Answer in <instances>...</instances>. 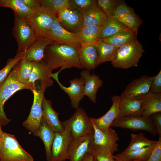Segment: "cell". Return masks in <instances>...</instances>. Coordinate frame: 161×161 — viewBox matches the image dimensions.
<instances>
[{
  "mask_svg": "<svg viewBox=\"0 0 161 161\" xmlns=\"http://www.w3.org/2000/svg\"><path fill=\"white\" fill-rule=\"evenodd\" d=\"M42 62L52 72L59 67H63L83 69L80 64L78 50L76 48L55 42L45 48Z\"/></svg>",
  "mask_w": 161,
  "mask_h": 161,
  "instance_id": "1",
  "label": "cell"
},
{
  "mask_svg": "<svg viewBox=\"0 0 161 161\" xmlns=\"http://www.w3.org/2000/svg\"><path fill=\"white\" fill-rule=\"evenodd\" d=\"M19 62L12 69L5 81L0 86V125H7L11 120L8 119L4 112L5 103L14 93L22 89H28L32 91L35 89L32 85L21 83L19 78Z\"/></svg>",
  "mask_w": 161,
  "mask_h": 161,
  "instance_id": "2",
  "label": "cell"
},
{
  "mask_svg": "<svg viewBox=\"0 0 161 161\" xmlns=\"http://www.w3.org/2000/svg\"><path fill=\"white\" fill-rule=\"evenodd\" d=\"M145 50L136 38L119 47L112 65L117 68L128 69L137 66Z\"/></svg>",
  "mask_w": 161,
  "mask_h": 161,
  "instance_id": "3",
  "label": "cell"
},
{
  "mask_svg": "<svg viewBox=\"0 0 161 161\" xmlns=\"http://www.w3.org/2000/svg\"><path fill=\"white\" fill-rule=\"evenodd\" d=\"M0 161H33V157L19 144L14 135L4 132L0 143Z\"/></svg>",
  "mask_w": 161,
  "mask_h": 161,
  "instance_id": "4",
  "label": "cell"
},
{
  "mask_svg": "<svg viewBox=\"0 0 161 161\" xmlns=\"http://www.w3.org/2000/svg\"><path fill=\"white\" fill-rule=\"evenodd\" d=\"M12 33L17 44L16 54L26 50L38 39L31 26L26 21L14 14Z\"/></svg>",
  "mask_w": 161,
  "mask_h": 161,
  "instance_id": "5",
  "label": "cell"
},
{
  "mask_svg": "<svg viewBox=\"0 0 161 161\" xmlns=\"http://www.w3.org/2000/svg\"><path fill=\"white\" fill-rule=\"evenodd\" d=\"M56 17L52 11L41 7L33 11L26 21L38 38L46 37Z\"/></svg>",
  "mask_w": 161,
  "mask_h": 161,
  "instance_id": "6",
  "label": "cell"
},
{
  "mask_svg": "<svg viewBox=\"0 0 161 161\" xmlns=\"http://www.w3.org/2000/svg\"><path fill=\"white\" fill-rule=\"evenodd\" d=\"M62 123L63 127L70 128L74 139L94 133V127L90 117L80 107L76 109L69 119L62 122Z\"/></svg>",
  "mask_w": 161,
  "mask_h": 161,
  "instance_id": "7",
  "label": "cell"
},
{
  "mask_svg": "<svg viewBox=\"0 0 161 161\" xmlns=\"http://www.w3.org/2000/svg\"><path fill=\"white\" fill-rule=\"evenodd\" d=\"M110 127L128 129L134 131L144 130L153 135L158 134L151 117L142 116L118 117L112 123Z\"/></svg>",
  "mask_w": 161,
  "mask_h": 161,
  "instance_id": "8",
  "label": "cell"
},
{
  "mask_svg": "<svg viewBox=\"0 0 161 161\" xmlns=\"http://www.w3.org/2000/svg\"><path fill=\"white\" fill-rule=\"evenodd\" d=\"M63 128L62 132H55L51 147V161H65L69 159V147L74 138L70 128Z\"/></svg>",
  "mask_w": 161,
  "mask_h": 161,
  "instance_id": "9",
  "label": "cell"
},
{
  "mask_svg": "<svg viewBox=\"0 0 161 161\" xmlns=\"http://www.w3.org/2000/svg\"><path fill=\"white\" fill-rule=\"evenodd\" d=\"M67 68L66 67H61L57 72L53 74L52 78H54L57 82L60 88L69 97L72 106L76 109L79 107L80 103L83 98L85 80L81 77L79 78H75L69 81L70 86L69 87L64 86L59 81L58 78L59 73L62 70Z\"/></svg>",
  "mask_w": 161,
  "mask_h": 161,
  "instance_id": "10",
  "label": "cell"
},
{
  "mask_svg": "<svg viewBox=\"0 0 161 161\" xmlns=\"http://www.w3.org/2000/svg\"><path fill=\"white\" fill-rule=\"evenodd\" d=\"M57 18L62 27L74 34L77 32L83 25L81 13L70 5L61 10L58 13Z\"/></svg>",
  "mask_w": 161,
  "mask_h": 161,
  "instance_id": "11",
  "label": "cell"
},
{
  "mask_svg": "<svg viewBox=\"0 0 161 161\" xmlns=\"http://www.w3.org/2000/svg\"><path fill=\"white\" fill-rule=\"evenodd\" d=\"M34 98L31 111L27 119L22 123L23 126L33 134L39 129L42 117V100L44 92L33 90Z\"/></svg>",
  "mask_w": 161,
  "mask_h": 161,
  "instance_id": "12",
  "label": "cell"
},
{
  "mask_svg": "<svg viewBox=\"0 0 161 161\" xmlns=\"http://www.w3.org/2000/svg\"><path fill=\"white\" fill-rule=\"evenodd\" d=\"M94 144V134L74 138L69 147V161H81Z\"/></svg>",
  "mask_w": 161,
  "mask_h": 161,
  "instance_id": "13",
  "label": "cell"
},
{
  "mask_svg": "<svg viewBox=\"0 0 161 161\" xmlns=\"http://www.w3.org/2000/svg\"><path fill=\"white\" fill-rule=\"evenodd\" d=\"M46 37L61 44H66L72 46L77 50L81 44L75 39L74 34L64 29L58 23L56 17Z\"/></svg>",
  "mask_w": 161,
  "mask_h": 161,
  "instance_id": "14",
  "label": "cell"
},
{
  "mask_svg": "<svg viewBox=\"0 0 161 161\" xmlns=\"http://www.w3.org/2000/svg\"><path fill=\"white\" fill-rule=\"evenodd\" d=\"M32 68L27 84L33 86L35 89V83L39 80L41 83L39 90L45 92L47 87L53 85L52 79V73L42 62H32Z\"/></svg>",
  "mask_w": 161,
  "mask_h": 161,
  "instance_id": "15",
  "label": "cell"
},
{
  "mask_svg": "<svg viewBox=\"0 0 161 161\" xmlns=\"http://www.w3.org/2000/svg\"><path fill=\"white\" fill-rule=\"evenodd\" d=\"M91 121L94 129V144L104 147L109 149L112 154L117 151L118 145L117 142L119 140V138L115 131L110 128L106 131H102L96 127L91 120Z\"/></svg>",
  "mask_w": 161,
  "mask_h": 161,
  "instance_id": "16",
  "label": "cell"
},
{
  "mask_svg": "<svg viewBox=\"0 0 161 161\" xmlns=\"http://www.w3.org/2000/svg\"><path fill=\"white\" fill-rule=\"evenodd\" d=\"M154 78L145 75L134 80L127 85L120 98L135 97L148 92Z\"/></svg>",
  "mask_w": 161,
  "mask_h": 161,
  "instance_id": "17",
  "label": "cell"
},
{
  "mask_svg": "<svg viewBox=\"0 0 161 161\" xmlns=\"http://www.w3.org/2000/svg\"><path fill=\"white\" fill-rule=\"evenodd\" d=\"M111 100L112 105L105 114L97 118L90 117L96 127L102 131H106L110 128L112 123L119 114L120 96L114 95L112 97Z\"/></svg>",
  "mask_w": 161,
  "mask_h": 161,
  "instance_id": "18",
  "label": "cell"
},
{
  "mask_svg": "<svg viewBox=\"0 0 161 161\" xmlns=\"http://www.w3.org/2000/svg\"><path fill=\"white\" fill-rule=\"evenodd\" d=\"M80 77L85 80L84 95L88 97L92 102H96V94L98 90L103 85L102 80L99 76L91 74L90 71L85 69L80 73Z\"/></svg>",
  "mask_w": 161,
  "mask_h": 161,
  "instance_id": "19",
  "label": "cell"
},
{
  "mask_svg": "<svg viewBox=\"0 0 161 161\" xmlns=\"http://www.w3.org/2000/svg\"><path fill=\"white\" fill-rule=\"evenodd\" d=\"M42 117L49 128L55 132H61L64 130L62 122L59 119L58 113L53 108L52 102L43 97L42 103Z\"/></svg>",
  "mask_w": 161,
  "mask_h": 161,
  "instance_id": "20",
  "label": "cell"
},
{
  "mask_svg": "<svg viewBox=\"0 0 161 161\" xmlns=\"http://www.w3.org/2000/svg\"><path fill=\"white\" fill-rule=\"evenodd\" d=\"M78 52L80 64L83 68L90 71L99 65L97 52L95 44L81 45Z\"/></svg>",
  "mask_w": 161,
  "mask_h": 161,
  "instance_id": "21",
  "label": "cell"
},
{
  "mask_svg": "<svg viewBox=\"0 0 161 161\" xmlns=\"http://www.w3.org/2000/svg\"><path fill=\"white\" fill-rule=\"evenodd\" d=\"M141 95L132 97L120 98L118 117L141 116L143 101Z\"/></svg>",
  "mask_w": 161,
  "mask_h": 161,
  "instance_id": "22",
  "label": "cell"
},
{
  "mask_svg": "<svg viewBox=\"0 0 161 161\" xmlns=\"http://www.w3.org/2000/svg\"><path fill=\"white\" fill-rule=\"evenodd\" d=\"M101 26H84L74 34L76 40L81 45L95 44L100 38Z\"/></svg>",
  "mask_w": 161,
  "mask_h": 161,
  "instance_id": "23",
  "label": "cell"
},
{
  "mask_svg": "<svg viewBox=\"0 0 161 161\" xmlns=\"http://www.w3.org/2000/svg\"><path fill=\"white\" fill-rule=\"evenodd\" d=\"M141 95L143 99L141 116L148 117L154 113L161 112V93L149 92Z\"/></svg>",
  "mask_w": 161,
  "mask_h": 161,
  "instance_id": "24",
  "label": "cell"
},
{
  "mask_svg": "<svg viewBox=\"0 0 161 161\" xmlns=\"http://www.w3.org/2000/svg\"><path fill=\"white\" fill-rule=\"evenodd\" d=\"M53 42L52 41L46 37L38 38L26 50L24 58L30 62H42L45 48Z\"/></svg>",
  "mask_w": 161,
  "mask_h": 161,
  "instance_id": "25",
  "label": "cell"
},
{
  "mask_svg": "<svg viewBox=\"0 0 161 161\" xmlns=\"http://www.w3.org/2000/svg\"><path fill=\"white\" fill-rule=\"evenodd\" d=\"M33 135L42 140L45 147L47 161H51V147L55 138V132L49 128L42 117L38 129Z\"/></svg>",
  "mask_w": 161,
  "mask_h": 161,
  "instance_id": "26",
  "label": "cell"
},
{
  "mask_svg": "<svg viewBox=\"0 0 161 161\" xmlns=\"http://www.w3.org/2000/svg\"><path fill=\"white\" fill-rule=\"evenodd\" d=\"M84 26H101L106 22L108 17L97 5H93L81 13Z\"/></svg>",
  "mask_w": 161,
  "mask_h": 161,
  "instance_id": "27",
  "label": "cell"
},
{
  "mask_svg": "<svg viewBox=\"0 0 161 161\" xmlns=\"http://www.w3.org/2000/svg\"><path fill=\"white\" fill-rule=\"evenodd\" d=\"M157 143L140 149L128 152L123 151L113 155V158L118 161H147Z\"/></svg>",
  "mask_w": 161,
  "mask_h": 161,
  "instance_id": "28",
  "label": "cell"
},
{
  "mask_svg": "<svg viewBox=\"0 0 161 161\" xmlns=\"http://www.w3.org/2000/svg\"><path fill=\"white\" fill-rule=\"evenodd\" d=\"M95 45L97 52L99 65L106 62H111L116 57L119 48L105 42L101 38Z\"/></svg>",
  "mask_w": 161,
  "mask_h": 161,
  "instance_id": "29",
  "label": "cell"
},
{
  "mask_svg": "<svg viewBox=\"0 0 161 161\" xmlns=\"http://www.w3.org/2000/svg\"><path fill=\"white\" fill-rule=\"evenodd\" d=\"M128 29L124 24L113 16L108 17L106 22L101 26L100 38L109 37Z\"/></svg>",
  "mask_w": 161,
  "mask_h": 161,
  "instance_id": "30",
  "label": "cell"
},
{
  "mask_svg": "<svg viewBox=\"0 0 161 161\" xmlns=\"http://www.w3.org/2000/svg\"><path fill=\"white\" fill-rule=\"evenodd\" d=\"M4 7L12 10L15 14L26 21L33 11L20 0H0V7Z\"/></svg>",
  "mask_w": 161,
  "mask_h": 161,
  "instance_id": "31",
  "label": "cell"
},
{
  "mask_svg": "<svg viewBox=\"0 0 161 161\" xmlns=\"http://www.w3.org/2000/svg\"><path fill=\"white\" fill-rule=\"evenodd\" d=\"M137 35L128 29L109 37L102 39L105 42L119 48L137 38Z\"/></svg>",
  "mask_w": 161,
  "mask_h": 161,
  "instance_id": "32",
  "label": "cell"
},
{
  "mask_svg": "<svg viewBox=\"0 0 161 161\" xmlns=\"http://www.w3.org/2000/svg\"><path fill=\"white\" fill-rule=\"evenodd\" d=\"M131 139L128 146L123 151L128 152L142 149L157 143V141L150 140L148 139L143 132L139 134L131 133Z\"/></svg>",
  "mask_w": 161,
  "mask_h": 161,
  "instance_id": "33",
  "label": "cell"
},
{
  "mask_svg": "<svg viewBox=\"0 0 161 161\" xmlns=\"http://www.w3.org/2000/svg\"><path fill=\"white\" fill-rule=\"evenodd\" d=\"M26 51L16 54L14 58L9 59L6 66L0 70V86L5 81L15 66L24 58Z\"/></svg>",
  "mask_w": 161,
  "mask_h": 161,
  "instance_id": "34",
  "label": "cell"
},
{
  "mask_svg": "<svg viewBox=\"0 0 161 161\" xmlns=\"http://www.w3.org/2000/svg\"><path fill=\"white\" fill-rule=\"evenodd\" d=\"M41 7L49 10L57 16L62 9L70 6V0H38Z\"/></svg>",
  "mask_w": 161,
  "mask_h": 161,
  "instance_id": "35",
  "label": "cell"
},
{
  "mask_svg": "<svg viewBox=\"0 0 161 161\" xmlns=\"http://www.w3.org/2000/svg\"><path fill=\"white\" fill-rule=\"evenodd\" d=\"M118 20L137 34L139 28L143 22L135 12L128 14Z\"/></svg>",
  "mask_w": 161,
  "mask_h": 161,
  "instance_id": "36",
  "label": "cell"
},
{
  "mask_svg": "<svg viewBox=\"0 0 161 161\" xmlns=\"http://www.w3.org/2000/svg\"><path fill=\"white\" fill-rule=\"evenodd\" d=\"M32 66V62L27 61L24 58L19 62L18 76L21 83L27 84Z\"/></svg>",
  "mask_w": 161,
  "mask_h": 161,
  "instance_id": "37",
  "label": "cell"
},
{
  "mask_svg": "<svg viewBox=\"0 0 161 161\" xmlns=\"http://www.w3.org/2000/svg\"><path fill=\"white\" fill-rule=\"evenodd\" d=\"M91 154L97 161H115L111 152L100 145L94 144Z\"/></svg>",
  "mask_w": 161,
  "mask_h": 161,
  "instance_id": "38",
  "label": "cell"
},
{
  "mask_svg": "<svg viewBox=\"0 0 161 161\" xmlns=\"http://www.w3.org/2000/svg\"><path fill=\"white\" fill-rule=\"evenodd\" d=\"M120 0H97V5L109 17L113 16L114 11Z\"/></svg>",
  "mask_w": 161,
  "mask_h": 161,
  "instance_id": "39",
  "label": "cell"
},
{
  "mask_svg": "<svg viewBox=\"0 0 161 161\" xmlns=\"http://www.w3.org/2000/svg\"><path fill=\"white\" fill-rule=\"evenodd\" d=\"M134 12V9L127 5L124 1L120 0L114 11L112 16L118 19L128 14Z\"/></svg>",
  "mask_w": 161,
  "mask_h": 161,
  "instance_id": "40",
  "label": "cell"
},
{
  "mask_svg": "<svg viewBox=\"0 0 161 161\" xmlns=\"http://www.w3.org/2000/svg\"><path fill=\"white\" fill-rule=\"evenodd\" d=\"M96 4L97 0H70V5L75 7L81 13L92 6Z\"/></svg>",
  "mask_w": 161,
  "mask_h": 161,
  "instance_id": "41",
  "label": "cell"
},
{
  "mask_svg": "<svg viewBox=\"0 0 161 161\" xmlns=\"http://www.w3.org/2000/svg\"><path fill=\"white\" fill-rule=\"evenodd\" d=\"M149 92L154 94L161 93V70L154 76L151 83Z\"/></svg>",
  "mask_w": 161,
  "mask_h": 161,
  "instance_id": "42",
  "label": "cell"
},
{
  "mask_svg": "<svg viewBox=\"0 0 161 161\" xmlns=\"http://www.w3.org/2000/svg\"><path fill=\"white\" fill-rule=\"evenodd\" d=\"M147 161H161V137Z\"/></svg>",
  "mask_w": 161,
  "mask_h": 161,
  "instance_id": "43",
  "label": "cell"
},
{
  "mask_svg": "<svg viewBox=\"0 0 161 161\" xmlns=\"http://www.w3.org/2000/svg\"><path fill=\"white\" fill-rule=\"evenodd\" d=\"M150 117L154 123L159 137H161V112L154 113Z\"/></svg>",
  "mask_w": 161,
  "mask_h": 161,
  "instance_id": "44",
  "label": "cell"
},
{
  "mask_svg": "<svg viewBox=\"0 0 161 161\" xmlns=\"http://www.w3.org/2000/svg\"><path fill=\"white\" fill-rule=\"evenodd\" d=\"M26 6L33 11L41 7L38 0H20Z\"/></svg>",
  "mask_w": 161,
  "mask_h": 161,
  "instance_id": "45",
  "label": "cell"
},
{
  "mask_svg": "<svg viewBox=\"0 0 161 161\" xmlns=\"http://www.w3.org/2000/svg\"><path fill=\"white\" fill-rule=\"evenodd\" d=\"M93 157L91 152L87 154L81 161H93Z\"/></svg>",
  "mask_w": 161,
  "mask_h": 161,
  "instance_id": "46",
  "label": "cell"
},
{
  "mask_svg": "<svg viewBox=\"0 0 161 161\" xmlns=\"http://www.w3.org/2000/svg\"><path fill=\"white\" fill-rule=\"evenodd\" d=\"M4 132L1 129V126L0 125V143L2 139Z\"/></svg>",
  "mask_w": 161,
  "mask_h": 161,
  "instance_id": "47",
  "label": "cell"
},
{
  "mask_svg": "<svg viewBox=\"0 0 161 161\" xmlns=\"http://www.w3.org/2000/svg\"><path fill=\"white\" fill-rule=\"evenodd\" d=\"M93 161H97V160L95 158L93 157Z\"/></svg>",
  "mask_w": 161,
  "mask_h": 161,
  "instance_id": "48",
  "label": "cell"
},
{
  "mask_svg": "<svg viewBox=\"0 0 161 161\" xmlns=\"http://www.w3.org/2000/svg\"><path fill=\"white\" fill-rule=\"evenodd\" d=\"M115 161H117V160H115Z\"/></svg>",
  "mask_w": 161,
  "mask_h": 161,
  "instance_id": "49",
  "label": "cell"
}]
</instances>
